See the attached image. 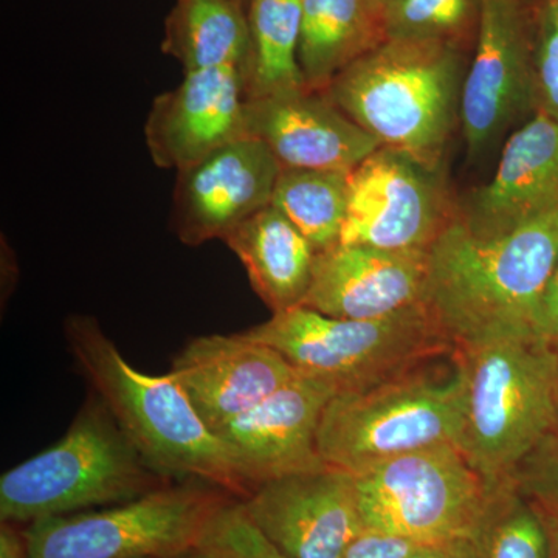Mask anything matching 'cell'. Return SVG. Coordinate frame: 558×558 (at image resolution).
<instances>
[{"label":"cell","instance_id":"6da1fadb","mask_svg":"<svg viewBox=\"0 0 558 558\" xmlns=\"http://www.w3.org/2000/svg\"><path fill=\"white\" fill-rule=\"evenodd\" d=\"M557 258L558 205L495 238L476 236L454 215L428 248L424 307L457 349L542 336Z\"/></svg>","mask_w":558,"mask_h":558},{"label":"cell","instance_id":"7a4b0ae2","mask_svg":"<svg viewBox=\"0 0 558 558\" xmlns=\"http://www.w3.org/2000/svg\"><path fill=\"white\" fill-rule=\"evenodd\" d=\"M64 333L92 392L157 472L172 481L223 488L240 501L248 497L250 488L222 444L170 373L150 376L135 369L90 315H70Z\"/></svg>","mask_w":558,"mask_h":558},{"label":"cell","instance_id":"3957f363","mask_svg":"<svg viewBox=\"0 0 558 558\" xmlns=\"http://www.w3.org/2000/svg\"><path fill=\"white\" fill-rule=\"evenodd\" d=\"M465 47L385 39L330 81L323 94L349 119L433 170L461 120Z\"/></svg>","mask_w":558,"mask_h":558},{"label":"cell","instance_id":"277c9868","mask_svg":"<svg viewBox=\"0 0 558 558\" xmlns=\"http://www.w3.org/2000/svg\"><path fill=\"white\" fill-rule=\"evenodd\" d=\"M464 402L465 371L457 349L376 387L333 396L319 421V458L357 476L402 454L459 447Z\"/></svg>","mask_w":558,"mask_h":558},{"label":"cell","instance_id":"5b68a950","mask_svg":"<svg viewBox=\"0 0 558 558\" xmlns=\"http://www.w3.org/2000/svg\"><path fill=\"white\" fill-rule=\"evenodd\" d=\"M178 483L157 472L95 392L64 436L3 473L0 521L28 524L108 508Z\"/></svg>","mask_w":558,"mask_h":558},{"label":"cell","instance_id":"8992f818","mask_svg":"<svg viewBox=\"0 0 558 558\" xmlns=\"http://www.w3.org/2000/svg\"><path fill=\"white\" fill-rule=\"evenodd\" d=\"M458 352L465 371L459 449L486 478H508L557 427L558 348L515 336Z\"/></svg>","mask_w":558,"mask_h":558},{"label":"cell","instance_id":"52a82bcc","mask_svg":"<svg viewBox=\"0 0 558 558\" xmlns=\"http://www.w3.org/2000/svg\"><path fill=\"white\" fill-rule=\"evenodd\" d=\"M242 333L275 349L296 373L325 381L337 395L376 387L457 352L424 304L374 319L333 318L296 306Z\"/></svg>","mask_w":558,"mask_h":558},{"label":"cell","instance_id":"ba28073f","mask_svg":"<svg viewBox=\"0 0 558 558\" xmlns=\"http://www.w3.org/2000/svg\"><path fill=\"white\" fill-rule=\"evenodd\" d=\"M236 497L201 481L27 524V558H165L207 539Z\"/></svg>","mask_w":558,"mask_h":558},{"label":"cell","instance_id":"9c48e42d","mask_svg":"<svg viewBox=\"0 0 558 558\" xmlns=\"http://www.w3.org/2000/svg\"><path fill=\"white\" fill-rule=\"evenodd\" d=\"M495 483L458 446L402 454L355 476L363 526L417 545L472 538Z\"/></svg>","mask_w":558,"mask_h":558},{"label":"cell","instance_id":"30bf717a","mask_svg":"<svg viewBox=\"0 0 558 558\" xmlns=\"http://www.w3.org/2000/svg\"><path fill=\"white\" fill-rule=\"evenodd\" d=\"M454 215L442 170L380 146L349 172L340 244L425 252Z\"/></svg>","mask_w":558,"mask_h":558},{"label":"cell","instance_id":"8fae6325","mask_svg":"<svg viewBox=\"0 0 558 558\" xmlns=\"http://www.w3.org/2000/svg\"><path fill=\"white\" fill-rule=\"evenodd\" d=\"M534 36L527 0H481L475 53L461 92V126L481 156L535 102Z\"/></svg>","mask_w":558,"mask_h":558},{"label":"cell","instance_id":"7c38bea8","mask_svg":"<svg viewBox=\"0 0 558 558\" xmlns=\"http://www.w3.org/2000/svg\"><path fill=\"white\" fill-rule=\"evenodd\" d=\"M240 506L288 558H341L365 527L355 476L329 465L267 481Z\"/></svg>","mask_w":558,"mask_h":558},{"label":"cell","instance_id":"4fadbf2b","mask_svg":"<svg viewBox=\"0 0 558 558\" xmlns=\"http://www.w3.org/2000/svg\"><path fill=\"white\" fill-rule=\"evenodd\" d=\"M336 395L325 381L299 374L213 432L250 494L267 481L325 468L318 453V427Z\"/></svg>","mask_w":558,"mask_h":558},{"label":"cell","instance_id":"5bb4252c","mask_svg":"<svg viewBox=\"0 0 558 558\" xmlns=\"http://www.w3.org/2000/svg\"><path fill=\"white\" fill-rule=\"evenodd\" d=\"M281 170L260 140L245 137L178 171L171 213L175 236L190 247L223 240L269 207Z\"/></svg>","mask_w":558,"mask_h":558},{"label":"cell","instance_id":"9a60e30c","mask_svg":"<svg viewBox=\"0 0 558 558\" xmlns=\"http://www.w3.org/2000/svg\"><path fill=\"white\" fill-rule=\"evenodd\" d=\"M247 134V78L234 68L185 72L154 98L145 138L154 163L182 171Z\"/></svg>","mask_w":558,"mask_h":558},{"label":"cell","instance_id":"2e32d148","mask_svg":"<svg viewBox=\"0 0 558 558\" xmlns=\"http://www.w3.org/2000/svg\"><path fill=\"white\" fill-rule=\"evenodd\" d=\"M428 250L395 252L337 244L317 253L301 306L333 318L374 319L424 304Z\"/></svg>","mask_w":558,"mask_h":558},{"label":"cell","instance_id":"e0dca14e","mask_svg":"<svg viewBox=\"0 0 558 558\" xmlns=\"http://www.w3.org/2000/svg\"><path fill=\"white\" fill-rule=\"evenodd\" d=\"M170 374L211 432L299 376L279 352L242 332L191 340L172 362Z\"/></svg>","mask_w":558,"mask_h":558},{"label":"cell","instance_id":"ac0fdd59","mask_svg":"<svg viewBox=\"0 0 558 558\" xmlns=\"http://www.w3.org/2000/svg\"><path fill=\"white\" fill-rule=\"evenodd\" d=\"M247 134L281 168L351 172L380 142L349 119L323 92L247 98Z\"/></svg>","mask_w":558,"mask_h":558},{"label":"cell","instance_id":"d6986e66","mask_svg":"<svg viewBox=\"0 0 558 558\" xmlns=\"http://www.w3.org/2000/svg\"><path fill=\"white\" fill-rule=\"evenodd\" d=\"M558 205V121L537 110L510 135L494 178L457 216L473 234L502 236Z\"/></svg>","mask_w":558,"mask_h":558},{"label":"cell","instance_id":"ffe728a7","mask_svg":"<svg viewBox=\"0 0 558 558\" xmlns=\"http://www.w3.org/2000/svg\"><path fill=\"white\" fill-rule=\"evenodd\" d=\"M222 241L240 258L271 314L303 304L318 252L278 208L270 204L259 209Z\"/></svg>","mask_w":558,"mask_h":558},{"label":"cell","instance_id":"44dd1931","mask_svg":"<svg viewBox=\"0 0 558 558\" xmlns=\"http://www.w3.org/2000/svg\"><path fill=\"white\" fill-rule=\"evenodd\" d=\"M163 53L185 72L234 68L250 76L252 36L244 0H175L165 22Z\"/></svg>","mask_w":558,"mask_h":558},{"label":"cell","instance_id":"7402d4cb","mask_svg":"<svg viewBox=\"0 0 558 558\" xmlns=\"http://www.w3.org/2000/svg\"><path fill=\"white\" fill-rule=\"evenodd\" d=\"M384 40V21L366 0H301L300 64L310 90H325Z\"/></svg>","mask_w":558,"mask_h":558},{"label":"cell","instance_id":"603a6c76","mask_svg":"<svg viewBox=\"0 0 558 558\" xmlns=\"http://www.w3.org/2000/svg\"><path fill=\"white\" fill-rule=\"evenodd\" d=\"M247 98L310 90L300 64L301 0H250Z\"/></svg>","mask_w":558,"mask_h":558},{"label":"cell","instance_id":"cb8c5ba5","mask_svg":"<svg viewBox=\"0 0 558 558\" xmlns=\"http://www.w3.org/2000/svg\"><path fill=\"white\" fill-rule=\"evenodd\" d=\"M349 202V172L282 168L271 205L317 252L339 244Z\"/></svg>","mask_w":558,"mask_h":558},{"label":"cell","instance_id":"d4e9b609","mask_svg":"<svg viewBox=\"0 0 558 558\" xmlns=\"http://www.w3.org/2000/svg\"><path fill=\"white\" fill-rule=\"evenodd\" d=\"M470 542L475 558H550L545 513L509 476L494 484Z\"/></svg>","mask_w":558,"mask_h":558},{"label":"cell","instance_id":"484cf974","mask_svg":"<svg viewBox=\"0 0 558 558\" xmlns=\"http://www.w3.org/2000/svg\"><path fill=\"white\" fill-rule=\"evenodd\" d=\"M480 13L481 0H392L384 13L385 39L468 47Z\"/></svg>","mask_w":558,"mask_h":558},{"label":"cell","instance_id":"4316f807","mask_svg":"<svg viewBox=\"0 0 558 558\" xmlns=\"http://www.w3.org/2000/svg\"><path fill=\"white\" fill-rule=\"evenodd\" d=\"M531 14L535 106L558 121V0H534Z\"/></svg>","mask_w":558,"mask_h":558},{"label":"cell","instance_id":"83f0119b","mask_svg":"<svg viewBox=\"0 0 558 558\" xmlns=\"http://www.w3.org/2000/svg\"><path fill=\"white\" fill-rule=\"evenodd\" d=\"M509 478L542 508L558 509V428L539 440Z\"/></svg>","mask_w":558,"mask_h":558},{"label":"cell","instance_id":"f1b7e54d","mask_svg":"<svg viewBox=\"0 0 558 558\" xmlns=\"http://www.w3.org/2000/svg\"><path fill=\"white\" fill-rule=\"evenodd\" d=\"M205 542L230 550L236 558H288L253 526L242 512L240 501L220 513Z\"/></svg>","mask_w":558,"mask_h":558},{"label":"cell","instance_id":"f546056e","mask_svg":"<svg viewBox=\"0 0 558 558\" xmlns=\"http://www.w3.org/2000/svg\"><path fill=\"white\" fill-rule=\"evenodd\" d=\"M411 539L363 527L362 532L349 543L341 558H409L418 548Z\"/></svg>","mask_w":558,"mask_h":558},{"label":"cell","instance_id":"4dcf8cb0","mask_svg":"<svg viewBox=\"0 0 558 558\" xmlns=\"http://www.w3.org/2000/svg\"><path fill=\"white\" fill-rule=\"evenodd\" d=\"M539 332L558 348V258L543 296Z\"/></svg>","mask_w":558,"mask_h":558},{"label":"cell","instance_id":"1f68e13d","mask_svg":"<svg viewBox=\"0 0 558 558\" xmlns=\"http://www.w3.org/2000/svg\"><path fill=\"white\" fill-rule=\"evenodd\" d=\"M27 524L0 521V558H27Z\"/></svg>","mask_w":558,"mask_h":558},{"label":"cell","instance_id":"d6a6232c","mask_svg":"<svg viewBox=\"0 0 558 558\" xmlns=\"http://www.w3.org/2000/svg\"><path fill=\"white\" fill-rule=\"evenodd\" d=\"M409 558H475L470 539L418 546Z\"/></svg>","mask_w":558,"mask_h":558},{"label":"cell","instance_id":"836d02e7","mask_svg":"<svg viewBox=\"0 0 558 558\" xmlns=\"http://www.w3.org/2000/svg\"><path fill=\"white\" fill-rule=\"evenodd\" d=\"M165 558H236L230 550L220 548L211 542H202L199 545L191 546L185 550Z\"/></svg>","mask_w":558,"mask_h":558},{"label":"cell","instance_id":"e575fe53","mask_svg":"<svg viewBox=\"0 0 558 558\" xmlns=\"http://www.w3.org/2000/svg\"><path fill=\"white\" fill-rule=\"evenodd\" d=\"M542 508V506H539ZM550 535V558H558V509L542 508Z\"/></svg>","mask_w":558,"mask_h":558},{"label":"cell","instance_id":"d590c367","mask_svg":"<svg viewBox=\"0 0 558 558\" xmlns=\"http://www.w3.org/2000/svg\"><path fill=\"white\" fill-rule=\"evenodd\" d=\"M366 2H368L371 9L374 10V13L379 14L381 21H384L385 10L388 9L389 3H391L392 0H366Z\"/></svg>","mask_w":558,"mask_h":558},{"label":"cell","instance_id":"8d00e7d4","mask_svg":"<svg viewBox=\"0 0 558 558\" xmlns=\"http://www.w3.org/2000/svg\"><path fill=\"white\" fill-rule=\"evenodd\" d=\"M558 428V396H557V427Z\"/></svg>","mask_w":558,"mask_h":558},{"label":"cell","instance_id":"74e56055","mask_svg":"<svg viewBox=\"0 0 558 558\" xmlns=\"http://www.w3.org/2000/svg\"><path fill=\"white\" fill-rule=\"evenodd\" d=\"M244 2H245V3H247V5H248V3H250V0H244Z\"/></svg>","mask_w":558,"mask_h":558}]
</instances>
